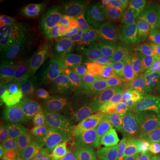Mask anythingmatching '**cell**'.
<instances>
[{
	"instance_id": "obj_1",
	"label": "cell",
	"mask_w": 160,
	"mask_h": 160,
	"mask_svg": "<svg viewBox=\"0 0 160 160\" xmlns=\"http://www.w3.org/2000/svg\"><path fill=\"white\" fill-rule=\"evenodd\" d=\"M63 70L60 53L48 46L31 45L22 50L0 54L2 105L11 102L38 80Z\"/></svg>"
},
{
	"instance_id": "obj_2",
	"label": "cell",
	"mask_w": 160,
	"mask_h": 160,
	"mask_svg": "<svg viewBox=\"0 0 160 160\" xmlns=\"http://www.w3.org/2000/svg\"><path fill=\"white\" fill-rule=\"evenodd\" d=\"M125 29L117 13L106 12L92 23L82 38L80 55L94 76L103 58L118 48Z\"/></svg>"
},
{
	"instance_id": "obj_3",
	"label": "cell",
	"mask_w": 160,
	"mask_h": 160,
	"mask_svg": "<svg viewBox=\"0 0 160 160\" xmlns=\"http://www.w3.org/2000/svg\"><path fill=\"white\" fill-rule=\"evenodd\" d=\"M65 75L63 70L47 76L25 89L17 98L4 106L3 122L26 124V121L38 114L62 87Z\"/></svg>"
},
{
	"instance_id": "obj_4",
	"label": "cell",
	"mask_w": 160,
	"mask_h": 160,
	"mask_svg": "<svg viewBox=\"0 0 160 160\" xmlns=\"http://www.w3.org/2000/svg\"><path fill=\"white\" fill-rule=\"evenodd\" d=\"M101 92L96 86H90L79 92L58 120V132L61 151H67L85 130L99 109Z\"/></svg>"
},
{
	"instance_id": "obj_5",
	"label": "cell",
	"mask_w": 160,
	"mask_h": 160,
	"mask_svg": "<svg viewBox=\"0 0 160 160\" xmlns=\"http://www.w3.org/2000/svg\"><path fill=\"white\" fill-rule=\"evenodd\" d=\"M127 135L119 120L110 118L99 120L85 138L78 159L109 160L122 148V141Z\"/></svg>"
},
{
	"instance_id": "obj_6",
	"label": "cell",
	"mask_w": 160,
	"mask_h": 160,
	"mask_svg": "<svg viewBox=\"0 0 160 160\" xmlns=\"http://www.w3.org/2000/svg\"><path fill=\"white\" fill-rule=\"evenodd\" d=\"M149 86L133 75H126L114 80L104 96V110L108 118H126L134 109L142 107L146 100Z\"/></svg>"
},
{
	"instance_id": "obj_7",
	"label": "cell",
	"mask_w": 160,
	"mask_h": 160,
	"mask_svg": "<svg viewBox=\"0 0 160 160\" xmlns=\"http://www.w3.org/2000/svg\"><path fill=\"white\" fill-rule=\"evenodd\" d=\"M117 14L125 29L151 36L160 30V0L132 2Z\"/></svg>"
},
{
	"instance_id": "obj_8",
	"label": "cell",
	"mask_w": 160,
	"mask_h": 160,
	"mask_svg": "<svg viewBox=\"0 0 160 160\" xmlns=\"http://www.w3.org/2000/svg\"><path fill=\"white\" fill-rule=\"evenodd\" d=\"M32 142V126L2 122L0 132L1 160H27Z\"/></svg>"
},
{
	"instance_id": "obj_9",
	"label": "cell",
	"mask_w": 160,
	"mask_h": 160,
	"mask_svg": "<svg viewBox=\"0 0 160 160\" xmlns=\"http://www.w3.org/2000/svg\"><path fill=\"white\" fill-rule=\"evenodd\" d=\"M31 126L32 142L27 160L56 159L61 152L58 121L39 120Z\"/></svg>"
},
{
	"instance_id": "obj_10",
	"label": "cell",
	"mask_w": 160,
	"mask_h": 160,
	"mask_svg": "<svg viewBox=\"0 0 160 160\" xmlns=\"http://www.w3.org/2000/svg\"><path fill=\"white\" fill-rule=\"evenodd\" d=\"M87 12L86 6L59 7L46 14L42 21V26L52 34H73L86 20Z\"/></svg>"
},
{
	"instance_id": "obj_11",
	"label": "cell",
	"mask_w": 160,
	"mask_h": 160,
	"mask_svg": "<svg viewBox=\"0 0 160 160\" xmlns=\"http://www.w3.org/2000/svg\"><path fill=\"white\" fill-rule=\"evenodd\" d=\"M119 121L129 135L144 136L149 132L160 129V109L142 106Z\"/></svg>"
},
{
	"instance_id": "obj_12",
	"label": "cell",
	"mask_w": 160,
	"mask_h": 160,
	"mask_svg": "<svg viewBox=\"0 0 160 160\" xmlns=\"http://www.w3.org/2000/svg\"><path fill=\"white\" fill-rule=\"evenodd\" d=\"M122 147L131 150L138 160H160V152L148 143L143 137L127 135L122 141Z\"/></svg>"
},
{
	"instance_id": "obj_13",
	"label": "cell",
	"mask_w": 160,
	"mask_h": 160,
	"mask_svg": "<svg viewBox=\"0 0 160 160\" xmlns=\"http://www.w3.org/2000/svg\"><path fill=\"white\" fill-rule=\"evenodd\" d=\"M32 38L29 35L21 34L12 30H1L0 32V49L1 54L7 52L19 51L30 46Z\"/></svg>"
},
{
	"instance_id": "obj_14",
	"label": "cell",
	"mask_w": 160,
	"mask_h": 160,
	"mask_svg": "<svg viewBox=\"0 0 160 160\" xmlns=\"http://www.w3.org/2000/svg\"><path fill=\"white\" fill-rule=\"evenodd\" d=\"M121 48L115 49L107 54L102 60L94 77L97 78H104L119 74V53Z\"/></svg>"
},
{
	"instance_id": "obj_15",
	"label": "cell",
	"mask_w": 160,
	"mask_h": 160,
	"mask_svg": "<svg viewBox=\"0 0 160 160\" xmlns=\"http://www.w3.org/2000/svg\"><path fill=\"white\" fill-rule=\"evenodd\" d=\"M142 36L143 34L135 30L125 29L119 47L121 49L126 50L132 53H135L137 52L138 45Z\"/></svg>"
},
{
	"instance_id": "obj_16",
	"label": "cell",
	"mask_w": 160,
	"mask_h": 160,
	"mask_svg": "<svg viewBox=\"0 0 160 160\" xmlns=\"http://www.w3.org/2000/svg\"><path fill=\"white\" fill-rule=\"evenodd\" d=\"M144 84L155 87L160 83V60L152 69L142 74L133 75Z\"/></svg>"
},
{
	"instance_id": "obj_17",
	"label": "cell",
	"mask_w": 160,
	"mask_h": 160,
	"mask_svg": "<svg viewBox=\"0 0 160 160\" xmlns=\"http://www.w3.org/2000/svg\"><path fill=\"white\" fill-rule=\"evenodd\" d=\"M158 57L157 54L151 55L149 57H146L143 60L142 62L137 65L132 66L130 69H128L126 72V75H137L142 74V73H145L147 71H149L150 69L154 67L158 62Z\"/></svg>"
},
{
	"instance_id": "obj_18",
	"label": "cell",
	"mask_w": 160,
	"mask_h": 160,
	"mask_svg": "<svg viewBox=\"0 0 160 160\" xmlns=\"http://www.w3.org/2000/svg\"><path fill=\"white\" fill-rule=\"evenodd\" d=\"M137 52L142 54L144 57H149L151 55L157 54L155 47L153 37L151 35L143 34L138 45Z\"/></svg>"
},
{
	"instance_id": "obj_19",
	"label": "cell",
	"mask_w": 160,
	"mask_h": 160,
	"mask_svg": "<svg viewBox=\"0 0 160 160\" xmlns=\"http://www.w3.org/2000/svg\"><path fill=\"white\" fill-rule=\"evenodd\" d=\"M132 54L130 52L121 49L119 53V73H126L132 66Z\"/></svg>"
},
{
	"instance_id": "obj_20",
	"label": "cell",
	"mask_w": 160,
	"mask_h": 160,
	"mask_svg": "<svg viewBox=\"0 0 160 160\" xmlns=\"http://www.w3.org/2000/svg\"><path fill=\"white\" fill-rule=\"evenodd\" d=\"M143 137L147 142L149 143L153 148L160 152V129L149 132Z\"/></svg>"
},
{
	"instance_id": "obj_21",
	"label": "cell",
	"mask_w": 160,
	"mask_h": 160,
	"mask_svg": "<svg viewBox=\"0 0 160 160\" xmlns=\"http://www.w3.org/2000/svg\"><path fill=\"white\" fill-rule=\"evenodd\" d=\"M109 160H138V158L131 150L122 147Z\"/></svg>"
},
{
	"instance_id": "obj_22",
	"label": "cell",
	"mask_w": 160,
	"mask_h": 160,
	"mask_svg": "<svg viewBox=\"0 0 160 160\" xmlns=\"http://www.w3.org/2000/svg\"><path fill=\"white\" fill-rule=\"evenodd\" d=\"M153 40H154L155 47H156V52H157V55L160 60V30L158 31L157 33L152 35Z\"/></svg>"
},
{
	"instance_id": "obj_23",
	"label": "cell",
	"mask_w": 160,
	"mask_h": 160,
	"mask_svg": "<svg viewBox=\"0 0 160 160\" xmlns=\"http://www.w3.org/2000/svg\"><path fill=\"white\" fill-rule=\"evenodd\" d=\"M145 58L146 57H144V56H142V54H140V53H138V52L133 53V54H132V66L137 65V64H140Z\"/></svg>"
},
{
	"instance_id": "obj_24",
	"label": "cell",
	"mask_w": 160,
	"mask_h": 160,
	"mask_svg": "<svg viewBox=\"0 0 160 160\" xmlns=\"http://www.w3.org/2000/svg\"><path fill=\"white\" fill-rule=\"evenodd\" d=\"M153 88H157V89H159L160 90V83L158 85V86H156L155 87H153Z\"/></svg>"
},
{
	"instance_id": "obj_25",
	"label": "cell",
	"mask_w": 160,
	"mask_h": 160,
	"mask_svg": "<svg viewBox=\"0 0 160 160\" xmlns=\"http://www.w3.org/2000/svg\"><path fill=\"white\" fill-rule=\"evenodd\" d=\"M53 160H58V159H57V158H56V159H53Z\"/></svg>"
}]
</instances>
